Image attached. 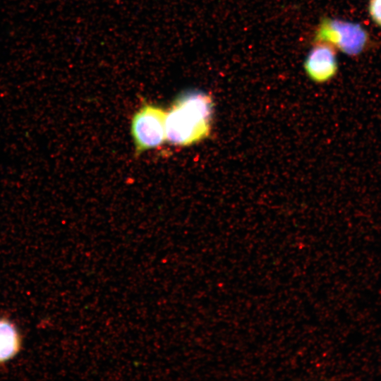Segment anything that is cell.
I'll return each instance as SVG.
<instances>
[{"label": "cell", "instance_id": "277c9868", "mask_svg": "<svg viewBox=\"0 0 381 381\" xmlns=\"http://www.w3.org/2000/svg\"><path fill=\"white\" fill-rule=\"evenodd\" d=\"M304 68L307 75L315 83L329 80L338 70L336 48L327 42H315L306 58Z\"/></svg>", "mask_w": 381, "mask_h": 381}, {"label": "cell", "instance_id": "3957f363", "mask_svg": "<svg viewBox=\"0 0 381 381\" xmlns=\"http://www.w3.org/2000/svg\"><path fill=\"white\" fill-rule=\"evenodd\" d=\"M167 111L161 107L146 104L133 115L131 133L136 155L162 145L166 137Z\"/></svg>", "mask_w": 381, "mask_h": 381}, {"label": "cell", "instance_id": "5b68a950", "mask_svg": "<svg viewBox=\"0 0 381 381\" xmlns=\"http://www.w3.org/2000/svg\"><path fill=\"white\" fill-rule=\"evenodd\" d=\"M23 347V336L10 318L0 317V365L15 358Z\"/></svg>", "mask_w": 381, "mask_h": 381}, {"label": "cell", "instance_id": "6da1fadb", "mask_svg": "<svg viewBox=\"0 0 381 381\" xmlns=\"http://www.w3.org/2000/svg\"><path fill=\"white\" fill-rule=\"evenodd\" d=\"M213 107L210 95L202 90H190L179 95L167 114V141L183 147L207 138Z\"/></svg>", "mask_w": 381, "mask_h": 381}, {"label": "cell", "instance_id": "7a4b0ae2", "mask_svg": "<svg viewBox=\"0 0 381 381\" xmlns=\"http://www.w3.org/2000/svg\"><path fill=\"white\" fill-rule=\"evenodd\" d=\"M368 31L359 23L329 17L323 18L314 35L315 42H327L343 53L356 56L367 48Z\"/></svg>", "mask_w": 381, "mask_h": 381}, {"label": "cell", "instance_id": "8992f818", "mask_svg": "<svg viewBox=\"0 0 381 381\" xmlns=\"http://www.w3.org/2000/svg\"><path fill=\"white\" fill-rule=\"evenodd\" d=\"M368 11L373 20L381 27V0H370Z\"/></svg>", "mask_w": 381, "mask_h": 381}]
</instances>
